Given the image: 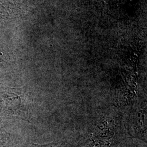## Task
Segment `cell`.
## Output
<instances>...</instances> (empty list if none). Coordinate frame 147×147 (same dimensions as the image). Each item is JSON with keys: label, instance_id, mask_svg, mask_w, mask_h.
Masks as SVG:
<instances>
[{"label": "cell", "instance_id": "2", "mask_svg": "<svg viewBox=\"0 0 147 147\" xmlns=\"http://www.w3.org/2000/svg\"><path fill=\"white\" fill-rule=\"evenodd\" d=\"M0 147H16V146L8 137L0 135Z\"/></svg>", "mask_w": 147, "mask_h": 147}, {"label": "cell", "instance_id": "1", "mask_svg": "<svg viewBox=\"0 0 147 147\" xmlns=\"http://www.w3.org/2000/svg\"><path fill=\"white\" fill-rule=\"evenodd\" d=\"M26 147H68L67 143L64 142H53L47 144H37L31 143Z\"/></svg>", "mask_w": 147, "mask_h": 147}]
</instances>
